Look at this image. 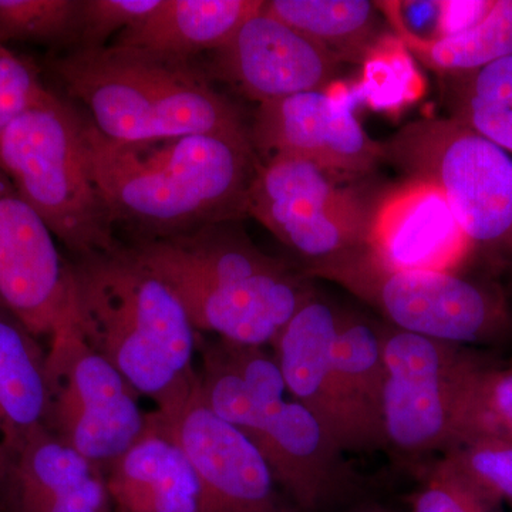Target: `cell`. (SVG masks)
Returning a JSON list of instances; mask_svg holds the SVG:
<instances>
[{
  "mask_svg": "<svg viewBox=\"0 0 512 512\" xmlns=\"http://www.w3.org/2000/svg\"><path fill=\"white\" fill-rule=\"evenodd\" d=\"M353 106L342 89L259 104L249 127L252 148L264 160L299 158L340 178L365 175L382 161V144L369 137Z\"/></svg>",
  "mask_w": 512,
  "mask_h": 512,
  "instance_id": "11",
  "label": "cell"
},
{
  "mask_svg": "<svg viewBox=\"0 0 512 512\" xmlns=\"http://www.w3.org/2000/svg\"><path fill=\"white\" fill-rule=\"evenodd\" d=\"M212 53L217 76L258 104L328 90L340 66L326 50L264 8Z\"/></svg>",
  "mask_w": 512,
  "mask_h": 512,
  "instance_id": "15",
  "label": "cell"
},
{
  "mask_svg": "<svg viewBox=\"0 0 512 512\" xmlns=\"http://www.w3.org/2000/svg\"><path fill=\"white\" fill-rule=\"evenodd\" d=\"M83 137L114 227L134 229L138 241L247 214L245 200L258 163L248 141L188 134L123 143L103 136L86 119Z\"/></svg>",
  "mask_w": 512,
  "mask_h": 512,
  "instance_id": "1",
  "label": "cell"
},
{
  "mask_svg": "<svg viewBox=\"0 0 512 512\" xmlns=\"http://www.w3.org/2000/svg\"><path fill=\"white\" fill-rule=\"evenodd\" d=\"M0 512H111L104 468L39 427L0 447Z\"/></svg>",
  "mask_w": 512,
  "mask_h": 512,
  "instance_id": "17",
  "label": "cell"
},
{
  "mask_svg": "<svg viewBox=\"0 0 512 512\" xmlns=\"http://www.w3.org/2000/svg\"><path fill=\"white\" fill-rule=\"evenodd\" d=\"M426 84L414 57L396 35L387 33L362 63L353 83V103L380 113L400 114L423 96Z\"/></svg>",
  "mask_w": 512,
  "mask_h": 512,
  "instance_id": "26",
  "label": "cell"
},
{
  "mask_svg": "<svg viewBox=\"0 0 512 512\" xmlns=\"http://www.w3.org/2000/svg\"><path fill=\"white\" fill-rule=\"evenodd\" d=\"M387 377L399 380L451 376L474 365L481 357L464 346L380 326Z\"/></svg>",
  "mask_w": 512,
  "mask_h": 512,
  "instance_id": "29",
  "label": "cell"
},
{
  "mask_svg": "<svg viewBox=\"0 0 512 512\" xmlns=\"http://www.w3.org/2000/svg\"><path fill=\"white\" fill-rule=\"evenodd\" d=\"M439 464L490 507L512 505V441H466L447 450Z\"/></svg>",
  "mask_w": 512,
  "mask_h": 512,
  "instance_id": "30",
  "label": "cell"
},
{
  "mask_svg": "<svg viewBox=\"0 0 512 512\" xmlns=\"http://www.w3.org/2000/svg\"><path fill=\"white\" fill-rule=\"evenodd\" d=\"M443 79L450 119L512 154V56Z\"/></svg>",
  "mask_w": 512,
  "mask_h": 512,
  "instance_id": "24",
  "label": "cell"
},
{
  "mask_svg": "<svg viewBox=\"0 0 512 512\" xmlns=\"http://www.w3.org/2000/svg\"><path fill=\"white\" fill-rule=\"evenodd\" d=\"M150 416L194 468L197 512H301L284 497L258 448L208 409L198 386L173 412Z\"/></svg>",
  "mask_w": 512,
  "mask_h": 512,
  "instance_id": "10",
  "label": "cell"
},
{
  "mask_svg": "<svg viewBox=\"0 0 512 512\" xmlns=\"http://www.w3.org/2000/svg\"><path fill=\"white\" fill-rule=\"evenodd\" d=\"M83 123L50 92L0 128V171L73 259L121 247L90 170Z\"/></svg>",
  "mask_w": 512,
  "mask_h": 512,
  "instance_id": "5",
  "label": "cell"
},
{
  "mask_svg": "<svg viewBox=\"0 0 512 512\" xmlns=\"http://www.w3.org/2000/svg\"><path fill=\"white\" fill-rule=\"evenodd\" d=\"M394 35L406 46L443 37L444 2H377Z\"/></svg>",
  "mask_w": 512,
  "mask_h": 512,
  "instance_id": "33",
  "label": "cell"
},
{
  "mask_svg": "<svg viewBox=\"0 0 512 512\" xmlns=\"http://www.w3.org/2000/svg\"><path fill=\"white\" fill-rule=\"evenodd\" d=\"M485 360L433 379L387 377L382 424L384 441L410 454L450 450L457 443L458 416L471 377Z\"/></svg>",
  "mask_w": 512,
  "mask_h": 512,
  "instance_id": "20",
  "label": "cell"
},
{
  "mask_svg": "<svg viewBox=\"0 0 512 512\" xmlns=\"http://www.w3.org/2000/svg\"><path fill=\"white\" fill-rule=\"evenodd\" d=\"M232 222L137 241L128 249L174 292L200 335L271 345L313 292Z\"/></svg>",
  "mask_w": 512,
  "mask_h": 512,
  "instance_id": "3",
  "label": "cell"
},
{
  "mask_svg": "<svg viewBox=\"0 0 512 512\" xmlns=\"http://www.w3.org/2000/svg\"><path fill=\"white\" fill-rule=\"evenodd\" d=\"M333 366L346 402L370 434L384 443L382 409L387 372L380 326L359 313L339 311Z\"/></svg>",
  "mask_w": 512,
  "mask_h": 512,
  "instance_id": "23",
  "label": "cell"
},
{
  "mask_svg": "<svg viewBox=\"0 0 512 512\" xmlns=\"http://www.w3.org/2000/svg\"><path fill=\"white\" fill-rule=\"evenodd\" d=\"M83 0H0V43L76 49Z\"/></svg>",
  "mask_w": 512,
  "mask_h": 512,
  "instance_id": "27",
  "label": "cell"
},
{
  "mask_svg": "<svg viewBox=\"0 0 512 512\" xmlns=\"http://www.w3.org/2000/svg\"><path fill=\"white\" fill-rule=\"evenodd\" d=\"M265 12L322 47L340 64H362L387 35L377 2L366 0H271Z\"/></svg>",
  "mask_w": 512,
  "mask_h": 512,
  "instance_id": "22",
  "label": "cell"
},
{
  "mask_svg": "<svg viewBox=\"0 0 512 512\" xmlns=\"http://www.w3.org/2000/svg\"><path fill=\"white\" fill-rule=\"evenodd\" d=\"M382 144V161L433 184L474 247L512 258V157L450 119L414 120Z\"/></svg>",
  "mask_w": 512,
  "mask_h": 512,
  "instance_id": "7",
  "label": "cell"
},
{
  "mask_svg": "<svg viewBox=\"0 0 512 512\" xmlns=\"http://www.w3.org/2000/svg\"><path fill=\"white\" fill-rule=\"evenodd\" d=\"M50 66L110 140L195 134L251 143L241 111L192 62L110 45L70 50Z\"/></svg>",
  "mask_w": 512,
  "mask_h": 512,
  "instance_id": "4",
  "label": "cell"
},
{
  "mask_svg": "<svg viewBox=\"0 0 512 512\" xmlns=\"http://www.w3.org/2000/svg\"><path fill=\"white\" fill-rule=\"evenodd\" d=\"M49 93L35 69L0 43V128Z\"/></svg>",
  "mask_w": 512,
  "mask_h": 512,
  "instance_id": "32",
  "label": "cell"
},
{
  "mask_svg": "<svg viewBox=\"0 0 512 512\" xmlns=\"http://www.w3.org/2000/svg\"><path fill=\"white\" fill-rule=\"evenodd\" d=\"M237 430L258 448L276 483L299 511L325 510L345 490L348 473L342 448L288 392L249 390Z\"/></svg>",
  "mask_w": 512,
  "mask_h": 512,
  "instance_id": "12",
  "label": "cell"
},
{
  "mask_svg": "<svg viewBox=\"0 0 512 512\" xmlns=\"http://www.w3.org/2000/svg\"><path fill=\"white\" fill-rule=\"evenodd\" d=\"M47 410L46 345L0 301V447L46 427Z\"/></svg>",
  "mask_w": 512,
  "mask_h": 512,
  "instance_id": "21",
  "label": "cell"
},
{
  "mask_svg": "<svg viewBox=\"0 0 512 512\" xmlns=\"http://www.w3.org/2000/svg\"><path fill=\"white\" fill-rule=\"evenodd\" d=\"M111 512H197L198 481L183 448L154 423L104 467Z\"/></svg>",
  "mask_w": 512,
  "mask_h": 512,
  "instance_id": "18",
  "label": "cell"
},
{
  "mask_svg": "<svg viewBox=\"0 0 512 512\" xmlns=\"http://www.w3.org/2000/svg\"><path fill=\"white\" fill-rule=\"evenodd\" d=\"M46 348V429L97 466H109L150 427L140 394L83 339L73 312Z\"/></svg>",
  "mask_w": 512,
  "mask_h": 512,
  "instance_id": "8",
  "label": "cell"
},
{
  "mask_svg": "<svg viewBox=\"0 0 512 512\" xmlns=\"http://www.w3.org/2000/svg\"><path fill=\"white\" fill-rule=\"evenodd\" d=\"M363 248L392 269L454 274L476 251L444 195L419 178H406L370 207Z\"/></svg>",
  "mask_w": 512,
  "mask_h": 512,
  "instance_id": "14",
  "label": "cell"
},
{
  "mask_svg": "<svg viewBox=\"0 0 512 512\" xmlns=\"http://www.w3.org/2000/svg\"><path fill=\"white\" fill-rule=\"evenodd\" d=\"M73 320L83 339L157 413L197 386L200 333L174 292L128 247L70 261Z\"/></svg>",
  "mask_w": 512,
  "mask_h": 512,
  "instance_id": "2",
  "label": "cell"
},
{
  "mask_svg": "<svg viewBox=\"0 0 512 512\" xmlns=\"http://www.w3.org/2000/svg\"><path fill=\"white\" fill-rule=\"evenodd\" d=\"M340 309L312 293L278 333L271 346L289 396L322 424L343 451L379 446L336 380L333 343Z\"/></svg>",
  "mask_w": 512,
  "mask_h": 512,
  "instance_id": "16",
  "label": "cell"
},
{
  "mask_svg": "<svg viewBox=\"0 0 512 512\" xmlns=\"http://www.w3.org/2000/svg\"><path fill=\"white\" fill-rule=\"evenodd\" d=\"M440 76L474 72L512 56V0H498L476 25L436 42L406 46Z\"/></svg>",
  "mask_w": 512,
  "mask_h": 512,
  "instance_id": "25",
  "label": "cell"
},
{
  "mask_svg": "<svg viewBox=\"0 0 512 512\" xmlns=\"http://www.w3.org/2000/svg\"><path fill=\"white\" fill-rule=\"evenodd\" d=\"M306 269L375 306L404 332L464 346L494 342L512 328L510 306L500 289L454 272L392 269L363 247Z\"/></svg>",
  "mask_w": 512,
  "mask_h": 512,
  "instance_id": "6",
  "label": "cell"
},
{
  "mask_svg": "<svg viewBox=\"0 0 512 512\" xmlns=\"http://www.w3.org/2000/svg\"><path fill=\"white\" fill-rule=\"evenodd\" d=\"M474 439L512 441V362H484L471 377L458 416L457 443Z\"/></svg>",
  "mask_w": 512,
  "mask_h": 512,
  "instance_id": "28",
  "label": "cell"
},
{
  "mask_svg": "<svg viewBox=\"0 0 512 512\" xmlns=\"http://www.w3.org/2000/svg\"><path fill=\"white\" fill-rule=\"evenodd\" d=\"M343 178L299 158L256 163L245 212L309 264L363 247L370 207Z\"/></svg>",
  "mask_w": 512,
  "mask_h": 512,
  "instance_id": "9",
  "label": "cell"
},
{
  "mask_svg": "<svg viewBox=\"0 0 512 512\" xmlns=\"http://www.w3.org/2000/svg\"><path fill=\"white\" fill-rule=\"evenodd\" d=\"M478 512H494V510H491V508H487V510L478 511Z\"/></svg>",
  "mask_w": 512,
  "mask_h": 512,
  "instance_id": "34",
  "label": "cell"
},
{
  "mask_svg": "<svg viewBox=\"0 0 512 512\" xmlns=\"http://www.w3.org/2000/svg\"><path fill=\"white\" fill-rule=\"evenodd\" d=\"M261 0H160L147 18L116 36L114 46L191 62L215 52L242 23L264 8Z\"/></svg>",
  "mask_w": 512,
  "mask_h": 512,
  "instance_id": "19",
  "label": "cell"
},
{
  "mask_svg": "<svg viewBox=\"0 0 512 512\" xmlns=\"http://www.w3.org/2000/svg\"><path fill=\"white\" fill-rule=\"evenodd\" d=\"M0 301L45 345L72 316V272L45 221L0 171Z\"/></svg>",
  "mask_w": 512,
  "mask_h": 512,
  "instance_id": "13",
  "label": "cell"
},
{
  "mask_svg": "<svg viewBox=\"0 0 512 512\" xmlns=\"http://www.w3.org/2000/svg\"><path fill=\"white\" fill-rule=\"evenodd\" d=\"M160 0H83L82 22L76 49L92 50L107 46L114 33L147 18Z\"/></svg>",
  "mask_w": 512,
  "mask_h": 512,
  "instance_id": "31",
  "label": "cell"
}]
</instances>
